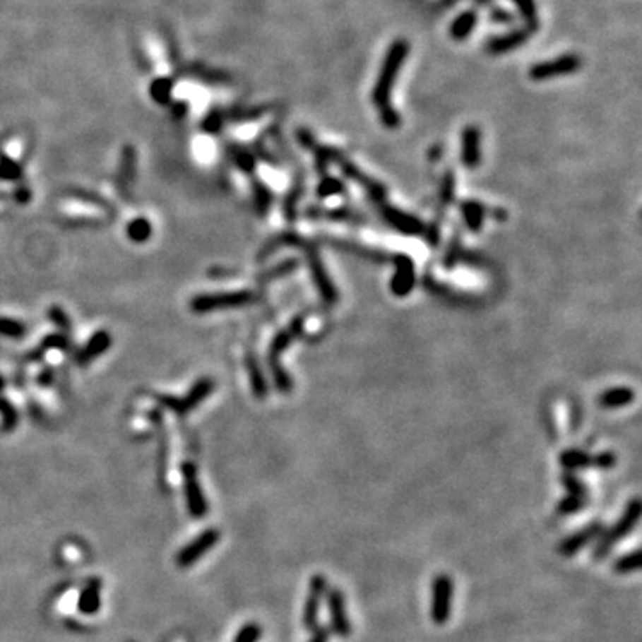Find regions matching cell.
Listing matches in <instances>:
<instances>
[{
  "label": "cell",
  "instance_id": "6da1fadb",
  "mask_svg": "<svg viewBox=\"0 0 642 642\" xmlns=\"http://www.w3.org/2000/svg\"><path fill=\"white\" fill-rule=\"evenodd\" d=\"M407 56H409V42H407V40L400 38L391 43L389 50H387L386 57H384L382 61V66H380L379 77H376L375 88H373L371 93L373 104H375L379 109H382V107L391 104L389 102L391 93H393L396 77H398Z\"/></svg>",
  "mask_w": 642,
  "mask_h": 642
},
{
  "label": "cell",
  "instance_id": "7a4b0ae2",
  "mask_svg": "<svg viewBox=\"0 0 642 642\" xmlns=\"http://www.w3.org/2000/svg\"><path fill=\"white\" fill-rule=\"evenodd\" d=\"M641 511L642 509H641V501H638V498L631 499L630 504H628V507L624 509V512H623V516H621L619 521H617L612 528L607 530V532H605L603 535L600 537V541H598L596 548H594V552H593V557L596 562L607 559L609 553L612 552L614 546H616L621 539L626 537L628 533L634 530V526L637 525L638 518H641Z\"/></svg>",
  "mask_w": 642,
  "mask_h": 642
},
{
  "label": "cell",
  "instance_id": "3957f363",
  "mask_svg": "<svg viewBox=\"0 0 642 642\" xmlns=\"http://www.w3.org/2000/svg\"><path fill=\"white\" fill-rule=\"evenodd\" d=\"M580 68H582V57L578 54H564V56L555 57V59L533 64L530 68V79L541 83V81H549L557 79V77L576 73Z\"/></svg>",
  "mask_w": 642,
  "mask_h": 642
},
{
  "label": "cell",
  "instance_id": "277c9868",
  "mask_svg": "<svg viewBox=\"0 0 642 642\" xmlns=\"http://www.w3.org/2000/svg\"><path fill=\"white\" fill-rule=\"evenodd\" d=\"M451 596H453V580L441 573L436 576L432 587V610L430 617L436 624H446L451 614Z\"/></svg>",
  "mask_w": 642,
  "mask_h": 642
},
{
  "label": "cell",
  "instance_id": "5b68a950",
  "mask_svg": "<svg viewBox=\"0 0 642 642\" xmlns=\"http://www.w3.org/2000/svg\"><path fill=\"white\" fill-rule=\"evenodd\" d=\"M327 578L323 575H312L309 580V594L307 601H305L304 609V626L307 630H314L318 626V617H319V607H321V600H323L325 593H327Z\"/></svg>",
  "mask_w": 642,
  "mask_h": 642
},
{
  "label": "cell",
  "instance_id": "8992f818",
  "mask_svg": "<svg viewBox=\"0 0 642 642\" xmlns=\"http://www.w3.org/2000/svg\"><path fill=\"white\" fill-rule=\"evenodd\" d=\"M328 610H331V631L338 634L339 637H348L352 634L348 612H346L345 594L339 589L328 590L327 594Z\"/></svg>",
  "mask_w": 642,
  "mask_h": 642
},
{
  "label": "cell",
  "instance_id": "52a82bcc",
  "mask_svg": "<svg viewBox=\"0 0 642 642\" xmlns=\"http://www.w3.org/2000/svg\"><path fill=\"white\" fill-rule=\"evenodd\" d=\"M532 34H533L532 30L526 29V27H523V29H514L511 30V32L501 34V36H494V38L489 40L487 45H485V50H487L489 54H494V56L511 52V50H516L521 45H525L526 40H528Z\"/></svg>",
  "mask_w": 642,
  "mask_h": 642
},
{
  "label": "cell",
  "instance_id": "ba28073f",
  "mask_svg": "<svg viewBox=\"0 0 642 642\" xmlns=\"http://www.w3.org/2000/svg\"><path fill=\"white\" fill-rule=\"evenodd\" d=\"M601 532H603L601 523H593V525H589L587 528H582L580 532L573 533V535H569V537H566L560 542L559 546L560 555L564 557L575 555V553H578L583 546H587L589 542H593L594 539L600 537Z\"/></svg>",
  "mask_w": 642,
  "mask_h": 642
},
{
  "label": "cell",
  "instance_id": "9c48e42d",
  "mask_svg": "<svg viewBox=\"0 0 642 642\" xmlns=\"http://www.w3.org/2000/svg\"><path fill=\"white\" fill-rule=\"evenodd\" d=\"M477 22H478L477 9H466V11H462L450 25L451 40H455V42H464V40L470 38L471 34H473L475 27H477Z\"/></svg>",
  "mask_w": 642,
  "mask_h": 642
},
{
  "label": "cell",
  "instance_id": "30bf717a",
  "mask_svg": "<svg viewBox=\"0 0 642 642\" xmlns=\"http://www.w3.org/2000/svg\"><path fill=\"white\" fill-rule=\"evenodd\" d=\"M216 541H218V532H216V530H209V532H206L202 537L196 539L191 546H188L186 549H182L181 555H179V564H182V566H186V564H191L193 560L198 559L202 553H206L210 546L216 545Z\"/></svg>",
  "mask_w": 642,
  "mask_h": 642
},
{
  "label": "cell",
  "instance_id": "8fae6325",
  "mask_svg": "<svg viewBox=\"0 0 642 642\" xmlns=\"http://www.w3.org/2000/svg\"><path fill=\"white\" fill-rule=\"evenodd\" d=\"M462 155L468 166H475L480 159V134L477 127H466L464 131V145H462Z\"/></svg>",
  "mask_w": 642,
  "mask_h": 642
},
{
  "label": "cell",
  "instance_id": "7c38bea8",
  "mask_svg": "<svg viewBox=\"0 0 642 642\" xmlns=\"http://www.w3.org/2000/svg\"><path fill=\"white\" fill-rule=\"evenodd\" d=\"M518 8L519 15L525 20L526 29H530L532 32L539 29V18H537V4L535 0H512Z\"/></svg>",
  "mask_w": 642,
  "mask_h": 642
},
{
  "label": "cell",
  "instance_id": "4fadbf2b",
  "mask_svg": "<svg viewBox=\"0 0 642 642\" xmlns=\"http://www.w3.org/2000/svg\"><path fill=\"white\" fill-rule=\"evenodd\" d=\"M641 567V553L635 549V552L628 553V555L619 557V559L614 562V571H616L617 575H628V573H635Z\"/></svg>",
  "mask_w": 642,
  "mask_h": 642
},
{
  "label": "cell",
  "instance_id": "5bb4252c",
  "mask_svg": "<svg viewBox=\"0 0 642 642\" xmlns=\"http://www.w3.org/2000/svg\"><path fill=\"white\" fill-rule=\"evenodd\" d=\"M172 91H173V83L166 77H161V79H155L150 86V95L155 102L159 104H168L170 98H172Z\"/></svg>",
  "mask_w": 642,
  "mask_h": 642
},
{
  "label": "cell",
  "instance_id": "9a60e30c",
  "mask_svg": "<svg viewBox=\"0 0 642 642\" xmlns=\"http://www.w3.org/2000/svg\"><path fill=\"white\" fill-rule=\"evenodd\" d=\"M582 507H583V499L578 498V496L569 494L567 498H564L562 501H560L559 514H562V516L575 514V512H578Z\"/></svg>",
  "mask_w": 642,
  "mask_h": 642
},
{
  "label": "cell",
  "instance_id": "2e32d148",
  "mask_svg": "<svg viewBox=\"0 0 642 642\" xmlns=\"http://www.w3.org/2000/svg\"><path fill=\"white\" fill-rule=\"evenodd\" d=\"M261 634H263V630H261L259 624L250 623L246 624V626L241 628V631L237 634L236 641L234 642H257L261 638Z\"/></svg>",
  "mask_w": 642,
  "mask_h": 642
},
{
  "label": "cell",
  "instance_id": "e0dca14e",
  "mask_svg": "<svg viewBox=\"0 0 642 642\" xmlns=\"http://www.w3.org/2000/svg\"><path fill=\"white\" fill-rule=\"evenodd\" d=\"M380 118H382L384 124H386L387 127H391V129L396 127V125L400 124V114L396 113L395 107H393L391 104L380 109Z\"/></svg>",
  "mask_w": 642,
  "mask_h": 642
},
{
  "label": "cell",
  "instance_id": "ac0fdd59",
  "mask_svg": "<svg viewBox=\"0 0 642 642\" xmlns=\"http://www.w3.org/2000/svg\"><path fill=\"white\" fill-rule=\"evenodd\" d=\"M491 20L494 23H514V20H516V16L512 15L511 11H509V9H504V8H494L491 11Z\"/></svg>",
  "mask_w": 642,
  "mask_h": 642
},
{
  "label": "cell",
  "instance_id": "d6986e66",
  "mask_svg": "<svg viewBox=\"0 0 642 642\" xmlns=\"http://www.w3.org/2000/svg\"><path fill=\"white\" fill-rule=\"evenodd\" d=\"M564 484H566L567 491L571 492V496H578V498H582L583 492H585V489L582 487V484H580V482L576 480V478L569 477V475H567V477H564Z\"/></svg>",
  "mask_w": 642,
  "mask_h": 642
},
{
  "label": "cell",
  "instance_id": "ffe728a7",
  "mask_svg": "<svg viewBox=\"0 0 642 642\" xmlns=\"http://www.w3.org/2000/svg\"><path fill=\"white\" fill-rule=\"evenodd\" d=\"M331 628H327V626H316L314 630H312V637H311V641L309 642H328L331 641Z\"/></svg>",
  "mask_w": 642,
  "mask_h": 642
},
{
  "label": "cell",
  "instance_id": "44dd1931",
  "mask_svg": "<svg viewBox=\"0 0 642 642\" xmlns=\"http://www.w3.org/2000/svg\"><path fill=\"white\" fill-rule=\"evenodd\" d=\"M220 124H222V114H220L218 111H213V113L206 118V121H203V127H206V131L213 132L218 131Z\"/></svg>",
  "mask_w": 642,
  "mask_h": 642
}]
</instances>
